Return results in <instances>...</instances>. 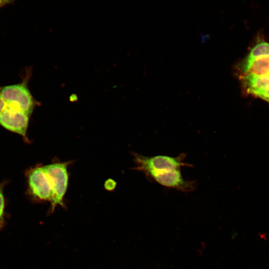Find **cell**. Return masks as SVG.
Masks as SVG:
<instances>
[{
  "mask_svg": "<svg viewBox=\"0 0 269 269\" xmlns=\"http://www.w3.org/2000/svg\"><path fill=\"white\" fill-rule=\"evenodd\" d=\"M14 0H0V6L12 2Z\"/></svg>",
  "mask_w": 269,
  "mask_h": 269,
  "instance_id": "9c48e42d",
  "label": "cell"
},
{
  "mask_svg": "<svg viewBox=\"0 0 269 269\" xmlns=\"http://www.w3.org/2000/svg\"><path fill=\"white\" fill-rule=\"evenodd\" d=\"M27 177L29 189L32 196L39 200L51 202L53 198L52 186L42 166L30 170Z\"/></svg>",
  "mask_w": 269,
  "mask_h": 269,
  "instance_id": "5b68a950",
  "label": "cell"
},
{
  "mask_svg": "<svg viewBox=\"0 0 269 269\" xmlns=\"http://www.w3.org/2000/svg\"><path fill=\"white\" fill-rule=\"evenodd\" d=\"M238 67L245 92L269 103V42L258 41Z\"/></svg>",
  "mask_w": 269,
  "mask_h": 269,
  "instance_id": "6da1fadb",
  "label": "cell"
},
{
  "mask_svg": "<svg viewBox=\"0 0 269 269\" xmlns=\"http://www.w3.org/2000/svg\"><path fill=\"white\" fill-rule=\"evenodd\" d=\"M4 198L2 189L0 188V231L4 224Z\"/></svg>",
  "mask_w": 269,
  "mask_h": 269,
  "instance_id": "52a82bcc",
  "label": "cell"
},
{
  "mask_svg": "<svg viewBox=\"0 0 269 269\" xmlns=\"http://www.w3.org/2000/svg\"><path fill=\"white\" fill-rule=\"evenodd\" d=\"M186 156L184 153L176 157L162 155L148 157L134 154L136 168L144 172L149 178L154 175L181 169L183 166L191 167V164L184 162Z\"/></svg>",
  "mask_w": 269,
  "mask_h": 269,
  "instance_id": "7a4b0ae2",
  "label": "cell"
},
{
  "mask_svg": "<svg viewBox=\"0 0 269 269\" xmlns=\"http://www.w3.org/2000/svg\"><path fill=\"white\" fill-rule=\"evenodd\" d=\"M30 116L23 111L8 106L0 114V125L21 135L26 141H28L26 131Z\"/></svg>",
  "mask_w": 269,
  "mask_h": 269,
  "instance_id": "8992f818",
  "label": "cell"
},
{
  "mask_svg": "<svg viewBox=\"0 0 269 269\" xmlns=\"http://www.w3.org/2000/svg\"><path fill=\"white\" fill-rule=\"evenodd\" d=\"M69 99H70V101L72 102H76L78 100V97L76 95L72 94L70 96Z\"/></svg>",
  "mask_w": 269,
  "mask_h": 269,
  "instance_id": "30bf717a",
  "label": "cell"
},
{
  "mask_svg": "<svg viewBox=\"0 0 269 269\" xmlns=\"http://www.w3.org/2000/svg\"><path fill=\"white\" fill-rule=\"evenodd\" d=\"M0 94L8 107L31 115L35 101L26 82L0 87Z\"/></svg>",
  "mask_w": 269,
  "mask_h": 269,
  "instance_id": "3957f363",
  "label": "cell"
},
{
  "mask_svg": "<svg viewBox=\"0 0 269 269\" xmlns=\"http://www.w3.org/2000/svg\"><path fill=\"white\" fill-rule=\"evenodd\" d=\"M7 107V104L0 94V114L5 110Z\"/></svg>",
  "mask_w": 269,
  "mask_h": 269,
  "instance_id": "ba28073f",
  "label": "cell"
},
{
  "mask_svg": "<svg viewBox=\"0 0 269 269\" xmlns=\"http://www.w3.org/2000/svg\"><path fill=\"white\" fill-rule=\"evenodd\" d=\"M68 164L67 162H56L42 166L44 170L50 179L53 188L51 213L54 211L58 205L63 206V197L68 183V174L67 169Z\"/></svg>",
  "mask_w": 269,
  "mask_h": 269,
  "instance_id": "277c9868",
  "label": "cell"
}]
</instances>
